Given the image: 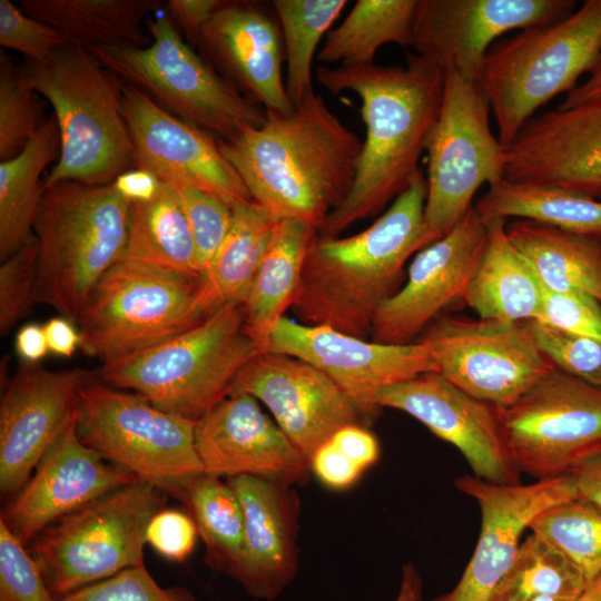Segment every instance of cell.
Returning <instances> with one entry per match:
<instances>
[{
	"instance_id": "6da1fadb",
	"label": "cell",
	"mask_w": 601,
	"mask_h": 601,
	"mask_svg": "<svg viewBox=\"0 0 601 601\" xmlns=\"http://www.w3.org/2000/svg\"><path fill=\"white\" fill-rule=\"evenodd\" d=\"M265 111L263 126L218 139L219 149L253 201L319 230L353 187L363 141L314 90L288 115Z\"/></svg>"
},
{
	"instance_id": "7a4b0ae2",
	"label": "cell",
	"mask_w": 601,
	"mask_h": 601,
	"mask_svg": "<svg viewBox=\"0 0 601 601\" xmlns=\"http://www.w3.org/2000/svg\"><path fill=\"white\" fill-rule=\"evenodd\" d=\"M316 77L333 95L356 93L366 126L353 187L319 229L322 236L336 237L352 224L380 213L420 170L418 159L440 112L445 73L408 52L403 66L319 67Z\"/></svg>"
},
{
	"instance_id": "3957f363",
	"label": "cell",
	"mask_w": 601,
	"mask_h": 601,
	"mask_svg": "<svg viewBox=\"0 0 601 601\" xmlns=\"http://www.w3.org/2000/svg\"><path fill=\"white\" fill-rule=\"evenodd\" d=\"M422 170L366 229L347 237L317 235L308 248L292 304L308 325H326L366 338L378 308L396 290L406 260L439 239L424 207Z\"/></svg>"
},
{
	"instance_id": "277c9868",
	"label": "cell",
	"mask_w": 601,
	"mask_h": 601,
	"mask_svg": "<svg viewBox=\"0 0 601 601\" xmlns=\"http://www.w3.org/2000/svg\"><path fill=\"white\" fill-rule=\"evenodd\" d=\"M26 85L53 107L60 152L43 188L61 181L109 185L135 168L118 77L85 47L69 43L20 66Z\"/></svg>"
},
{
	"instance_id": "5b68a950",
	"label": "cell",
	"mask_w": 601,
	"mask_h": 601,
	"mask_svg": "<svg viewBox=\"0 0 601 601\" xmlns=\"http://www.w3.org/2000/svg\"><path fill=\"white\" fill-rule=\"evenodd\" d=\"M128 217L129 201L116 181L43 188L32 226L37 303L76 323L95 285L124 254Z\"/></svg>"
},
{
	"instance_id": "8992f818",
	"label": "cell",
	"mask_w": 601,
	"mask_h": 601,
	"mask_svg": "<svg viewBox=\"0 0 601 601\" xmlns=\"http://www.w3.org/2000/svg\"><path fill=\"white\" fill-rule=\"evenodd\" d=\"M259 353L242 304H228L194 328L102 365L101 382L197 422L223 401L244 365Z\"/></svg>"
},
{
	"instance_id": "52a82bcc",
	"label": "cell",
	"mask_w": 601,
	"mask_h": 601,
	"mask_svg": "<svg viewBox=\"0 0 601 601\" xmlns=\"http://www.w3.org/2000/svg\"><path fill=\"white\" fill-rule=\"evenodd\" d=\"M601 51V0H587L556 22L520 30L487 51L476 82L485 95L506 149L532 115L570 92Z\"/></svg>"
},
{
	"instance_id": "ba28073f",
	"label": "cell",
	"mask_w": 601,
	"mask_h": 601,
	"mask_svg": "<svg viewBox=\"0 0 601 601\" xmlns=\"http://www.w3.org/2000/svg\"><path fill=\"white\" fill-rule=\"evenodd\" d=\"M204 276L119 259L98 280L76 324L80 347L102 365L167 342L206 319Z\"/></svg>"
},
{
	"instance_id": "9c48e42d",
	"label": "cell",
	"mask_w": 601,
	"mask_h": 601,
	"mask_svg": "<svg viewBox=\"0 0 601 601\" xmlns=\"http://www.w3.org/2000/svg\"><path fill=\"white\" fill-rule=\"evenodd\" d=\"M147 47H93L88 50L117 77L181 120L220 140L266 120L263 107L229 85L186 43L169 16H149Z\"/></svg>"
},
{
	"instance_id": "30bf717a",
	"label": "cell",
	"mask_w": 601,
	"mask_h": 601,
	"mask_svg": "<svg viewBox=\"0 0 601 601\" xmlns=\"http://www.w3.org/2000/svg\"><path fill=\"white\" fill-rule=\"evenodd\" d=\"M165 492L139 481L61 518L27 546L53 594L63 598L145 564L146 531Z\"/></svg>"
},
{
	"instance_id": "8fae6325",
	"label": "cell",
	"mask_w": 601,
	"mask_h": 601,
	"mask_svg": "<svg viewBox=\"0 0 601 601\" xmlns=\"http://www.w3.org/2000/svg\"><path fill=\"white\" fill-rule=\"evenodd\" d=\"M195 426L196 422L96 377L78 396L77 428L82 442L139 481L176 499L189 480L204 473Z\"/></svg>"
},
{
	"instance_id": "7c38bea8",
	"label": "cell",
	"mask_w": 601,
	"mask_h": 601,
	"mask_svg": "<svg viewBox=\"0 0 601 601\" xmlns=\"http://www.w3.org/2000/svg\"><path fill=\"white\" fill-rule=\"evenodd\" d=\"M439 116L427 152L425 221L437 237L446 235L473 207L477 189L504 179L505 148L489 124V101L476 80L446 71Z\"/></svg>"
},
{
	"instance_id": "4fadbf2b",
	"label": "cell",
	"mask_w": 601,
	"mask_h": 601,
	"mask_svg": "<svg viewBox=\"0 0 601 601\" xmlns=\"http://www.w3.org/2000/svg\"><path fill=\"white\" fill-rule=\"evenodd\" d=\"M499 417L513 461L535 480L571 475L601 452V388L556 367Z\"/></svg>"
},
{
	"instance_id": "5bb4252c",
	"label": "cell",
	"mask_w": 601,
	"mask_h": 601,
	"mask_svg": "<svg viewBox=\"0 0 601 601\" xmlns=\"http://www.w3.org/2000/svg\"><path fill=\"white\" fill-rule=\"evenodd\" d=\"M422 334L439 373L499 411L554 368L526 323L445 315Z\"/></svg>"
},
{
	"instance_id": "9a60e30c",
	"label": "cell",
	"mask_w": 601,
	"mask_h": 601,
	"mask_svg": "<svg viewBox=\"0 0 601 601\" xmlns=\"http://www.w3.org/2000/svg\"><path fill=\"white\" fill-rule=\"evenodd\" d=\"M234 394L262 402L308 461L342 427L370 422L333 380L288 355L257 353L234 378L228 395Z\"/></svg>"
},
{
	"instance_id": "2e32d148",
	"label": "cell",
	"mask_w": 601,
	"mask_h": 601,
	"mask_svg": "<svg viewBox=\"0 0 601 601\" xmlns=\"http://www.w3.org/2000/svg\"><path fill=\"white\" fill-rule=\"evenodd\" d=\"M267 352L299 358L333 380L371 420L380 410L378 392L417 375L439 372L418 342H368L326 325L284 316L274 327Z\"/></svg>"
},
{
	"instance_id": "e0dca14e",
	"label": "cell",
	"mask_w": 601,
	"mask_h": 601,
	"mask_svg": "<svg viewBox=\"0 0 601 601\" xmlns=\"http://www.w3.org/2000/svg\"><path fill=\"white\" fill-rule=\"evenodd\" d=\"M574 7L572 0H417L412 47L444 72L475 80L503 33L556 22Z\"/></svg>"
},
{
	"instance_id": "ac0fdd59",
	"label": "cell",
	"mask_w": 601,
	"mask_h": 601,
	"mask_svg": "<svg viewBox=\"0 0 601 601\" xmlns=\"http://www.w3.org/2000/svg\"><path fill=\"white\" fill-rule=\"evenodd\" d=\"M454 485L476 501L480 535L460 580L431 601H490L511 569L532 521L549 508L577 499L571 475L510 485L462 475Z\"/></svg>"
},
{
	"instance_id": "d6986e66",
	"label": "cell",
	"mask_w": 601,
	"mask_h": 601,
	"mask_svg": "<svg viewBox=\"0 0 601 601\" xmlns=\"http://www.w3.org/2000/svg\"><path fill=\"white\" fill-rule=\"evenodd\" d=\"M487 240L485 221L474 206L446 235L418 250L405 284L378 308L372 341L407 344L444 309L462 300Z\"/></svg>"
},
{
	"instance_id": "ffe728a7",
	"label": "cell",
	"mask_w": 601,
	"mask_h": 601,
	"mask_svg": "<svg viewBox=\"0 0 601 601\" xmlns=\"http://www.w3.org/2000/svg\"><path fill=\"white\" fill-rule=\"evenodd\" d=\"M122 108L135 169L160 181L195 186L230 208L253 201L218 140L207 131L174 116L130 85L122 89Z\"/></svg>"
},
{
	"instance_id": "44dd1931",
	"label": "cell",
	"mask_w": 601,
	"mask_h": 601,
	"mask_svg": "<svg viewBox=\"0 0 601 601\" xmlns=\"http://www.w3.org/2000/svg\"><path fill=\"white\" fill-rule=\"evenodd\" d=\"M380 408L402 411L454 445L473 475L495 484H519L521 472L503 439L499 410L462 391L439 372L388 385Z\"/></svg>"
},
{
	"instance_id": "7402d4cb",
	"label": "cell",
	"mask_w": 601,
	"mask_h": 601,
	"mask_svg": "<svg viewBox=\"0 0 601 601\" xmlns=\"http://www.w3.org/2000/svg\"><path fill=\"white\" fill-rule=\"evenodd\" d=\"M95 376L82 368L51 371L21 362L0 405V491L10 499L75 413L80 390Z\"/></svg>"
},
{
	"instance_id": "603a6c76",
	"label": "cell",
	"mask_w": 601,
	"mask_h": 601,
	"mask_svg": "<svg viewBox=\"0 0 601 601\" xmlns=\"http://www.w3.org/2000/svg\"><path fill=\"white\" fill-rule=\"evenodd\" d=\"M104 460L80 439L76 408L29 480L8 500L0 521L28 546L61 518L138 480L125 469Z\"/></svg>"
},
{
	"instance_id": "cb8c5ba5",
	"label": "cell",
	"mask_w": 601,
	"mask_h": 601,
	"mask_svg": "<svg viewBox=\"0 0 601 601\" xmlns=\"http://www.w3.org/2000/svg\"><path fill=\"white\" fill-rule=\"evenodd\" d=\"M196 451L205 474L255 476L300 486L312 473L307 457L248 394L226 396L195 426Z\"/></svg>"
},
{
	"instance_id": "d4e9b609",
	"label": "cell",
	"mask_w": 601,
	"mask_h": 601,
	"mask_svg": "<svg viewBox=\"0 0 601 601\" xmlns=\"http://www.w3.org/2000/svg\"><path fill=\"white\" fill-rule=\"evenodd\" d=\"M505 156L509 181L601 199V98L531 118Z\"/></svg>"
},
{
	"instance_id": "484cf974",
	"label": "cell",
	"mask_w": 601,
	"mask_h": 601,
	"mask_svg": "<svg viewBox=\"0 0 601 601\" xmlns=\"http://www.w3.org/2000/svg\"><path fill=\"white\" fill-rule=\"evenodd\" d=\"M277 21L258 4L227 1L205 27L197 47L246 99L288 115L295 107L282 78L285 50Z\"/></svg>"
},
{
	"instance_id": "4316f807",
	"label": "cell",
	"mask_w": 601,
	"mask_h": 601,
	"mask_svg": "<svg viewBox=\"0 0 601 601\" xmlns=\"http://www.w3.org/2000/svg\"><path fill=\"white\" fill-rule=\"evenodd\" d=\"M245 518V555L236 579L254 599H277L299 570V496L294 486L240 475L227 479Z\"/></svg>"
},
{
	"instance_id": "83f0119b",
	"label": "cell",
	"mask_w": 601,
	"mask_h": 601,
	"mask_svg": "<svg viewBox=\"0 0 601 601\" xmlns=\"http://www.w3.org/2000/svg\"><path fill=\"white\" fill-rule=\"evenodd\" d=\"M484 221L487 240L470 278L464 303L480 318L512 323L535 321L543 297L542 285L510 239L506 219Z\"/></svg>"
},
{
	"instance_id": "f1b7e54d",
	"label": "cell",
	"mask_w": 601,
	"mask_h": 601,
	"mask_svg": "<svg viewBox=\"0 0 601 601\" xmlns=\"http://www.w3.org/2000/svg\"><path fill=\"white\" fill-rule=\"evenodd\" d=\"M316 234L315 227L299 220L282 219L276 225L243 303L245 328L259 352H267L272 331L292 307Z\"/></svg>"
},
{
	"instance_id": "f546056e",
	"label": "cell",
	"mask_w": 601,
	"mask_h": 601,
	"mask_svg": "<svg viewBox=\"0 0 601 601\" xmlns=\"http://www.w3.org/2000/svg\"><path fill=\"white\" fill-rule=\"evenodd\" d=\"M160 6L159 0H20L23 12L87 49L147 47L146 21Z\"/></svg>"
},
{
	"instance_id": "4dcf8cb0",
	"label": "cell",
	"mask_w": 601,
	"mask_h": 601,
	"mask_svg": "<svg viewBox=\"0 0 601 601\" xmlns=\"http://www.w3.org/2000/svg\"><path fill=\"white\" fill-rule=\"evenodd\" d=\"M506 231L544 289L585 293L601 304V242L530 219Z\"/></svg>"
},
{
	"instance_id": "1f68e13d",
	"label": "cell",
	"mask_w": 601,
	"mask_h": 601,
	"mask_svg": "<svg viewBox=\"0 0 601 601\" xmlns=\"http://www.w3.org/2000/svg\"><path fill=\"white\" fill-rule=\"evenodd\" d=\"M231 209L230 228L204 275L198 296L206 318L225 305H243L278 223L255 201Z\"/></svg>"
},
{
	"instance_id": "d6a6232c",
	"label": "cell",
	"mask_w": 601,
	"mask_h": 601,
	"mask_svg": "<svg viewBox=\"0 0 601 601\" xmlns=\"http://www.w3.org/2000/svg\"><path fill=\"white\" fill-rule=\"evenodd\" d=\"M120 259L203 276L189 223L173 184L159 180L149 198L129 201L127 240Z\"/></svg>"
},
{
	"instance_id": "836d02e7",
	"label": "cell",
	"mask_w": 601,
	"mask_h": 601,
	"mask_svg": "<svg viewBox=\"0 0 601 601\" xmlns=\"http://www.w3.org/2000/svg\"><path fill=\"white\" fill-rule=\"evenodd\" d=\"M60 152L55 115L42 122L23 150L0 161V259L12 255L32 234L43 191L40 177Z\"/></svg>"
},
{
	"instance_id": "e575fe53",
	"label": "cell",
	"mask_w": 601,
	"mask_h": 601,
	"mask_svg": "<svg viewBox=\"0 0 601 601\" xmlns=\"http://www.w3.org/2000/svg\"><path fill=\"white\" fill-rule=\"evenodd\" d=\"M484 220L530 219L601 242V199L502 179L473 205Z\"/></svg>"
},
{
	"instance_id": "d590c367",
	"label": "cell",
	"mask_w": 601,
	"mask_h": 601,
	"mask_svg": "<svg viewBox=\"0 0 601 601\" xmlns=\"http://www.w3.org/2000/svg\"><path fill=\"white\" fill-rule=\"evenodd\" d=\"M178 500L196 523L206 565L236 581L245 555V518L234 490L201 473L186 483Z\"/></svg>"
},
{
	"instance_id": "8d00e7d4",
	"label": "cell",
	"mask_w": 601,
	"mask_h": 601,
	"mask_svg": "<svg viewBox=\"0 0 601 601\" xmlns=\"http://www.w3.org/2000/svg\"><path fill=\"white\" fill-rule=\"evenodd\" d=\"M417 0H358L343 22L328 31L317 60L339 66L374 62L386 43L412 47Z\"/></svg>"
},
{
	"instance_id": "74e56055",
	"label": "cell",
	"mask_w": 601,
	"mask_h": 601,
	"mask_svg": "<svg viewBox=\"0 0 601 601\" xmlns=\"http://www.w3.org/2000/svg\"><path fill=\"white\" fill-rule=\"evenodd\" d=\"M348 3L346 0H274L287 61L286 92L296 108L313 91L312 62L318 43Z\"/></svg>"
},
{
	"instance_id": "f35d334b",
	"label": "cell",
	"mask_w": 601,
	"mask_h": 601,
	"mask_svg": "<svg viewBox=\"0 0 601 601\" xmlns=\"http://www.w3.org/2000/svg\"><path fill=\"white\" fill-rule=\"evenodd\" d=\"M588 583L559 550L530 532L490 601H521L538 595L579 598Z\"/></svg>"
},
{
	"instance_id": "ab89813d",
	"label": "cell",
	"mask_w": 601,
	"mask_h": 601,
	"mask_svg": "<svg viewBox=\"0 0 601 601\" xmlns=\"http://www.w3.org/2000/svg\"><path fill=\"white\" fill-rule=\"evenodd\" d=\"M529 531L543 538L590 581L601 573V510L581 499L540 513Z\"/></svg>"
},
{
	"instance_id": "60d3db41",
	"label": "cell",
	"mask_w": 601,
	"mask_h": 601,
	"mask_svg": "<svg viewBox=\"0 0 601 601\" xmlns=\"http://www.w3.org/2000/svg\"><path fill=\"white\" fill-rule=\"evenodd\" d=\"M22 79L20 67L0 55V160L17 157L35 135L37 97Z\"/></svg>"
},
{
	"instance_id": "b9f144b4",
	"label": "cell",
	"mask_w": 601,
	"mask_h": 601,
	"mask_svg": "<svg viewBox=\"0 0 601 601\" xmlns=\"http://www.w3.org/2000/svg\"><path fill=\"white\" fill-rule=\"evenodd\" d=\"M38 240L32 233L0 266V334L7 336L37 303Z\"/></svg>"
},
{
	"instance_id": "7bdbcfd3",
	"label": "cell",
	"mask_w": 601,
	"mask_h": 601,
	"mask_svg": "<svg viewBox=\"0 0 601 601\" xmlns=\"http://www.w3.org/2000/svg\"><path fill=\"white\" fill-rule=\"evenodd\" d=\"M173 185L186 213L204 276L230 228L233 209L195 186Z\"/></svg>"
},
{
	"instance_id": "ee69618b",
	"label": "cell",
	"mask_w": 601,
	"mask_h": 601,
	"mask_svg": "<svg viewBox=\"0 0 601 601\" xmlns=\"http://www.w3.org/2000/svg\"><path fill=\"white\" fill-rule=\"evenodd\" d=\"M539 347L558 370L601 388V339L526 322Z\"/></svg>"
},
{
	"instance_id": "f6af8a7d",
	"label": "cell",
	"mask_w": 601,
	"mask_h": 601,
	"mask_svg": "<svg viewBox=\"0 0 601 601\" xmlns=\"http://www.w3.org/2000/svg\"><path fill=\"white\" fill-rule=\"evenodd\" d=\"M0 601H58L35 559L0 521Z\"/></svg>"
},
{
	"instance_id": "bcb514c9",
	"label": "cell",
	"mask_w": 601,
	"mask_h": 601,
	"mask_svg": "<svg viewBox=\"0 0 601 601\" xmlns=\"http://www.w3.org/2000/svg\"><path fill=\"white\" fill-rule=\"evenodd\" d=\"M60 601H197L184 587H161L146 565L126 569Z\"/></svg>"
},
{
	"instance_id": "7dc6e473",
	"label": "cell",
	"mask_w": 601,
	"mask_h": 601,
	"mask_svg": "<svg viewBox=\"0 0 601 601\" xmlns=\"http://www.w3.org/2000/svg\"><path fill=\"white\" fill-rule=\"evenodd\" d=\"M56 28L37 20L9 0H0V45L19 51L26 59L43 62L69 45Z\"/></svg>"
},
{
	"instance_id": "c3c4849f",
	"label": "cell",
	"mask_w": 601,
	"mask_h": 601,
	"mask_svg": "<svg viewBox=\"0 0 601 601\" xmlns=\"http://www.w3.org/2000/svg\"><path fill=\"white\" fill-rule=\"evenodd\" d=\"M535 322L564 333L601 339V304L585 293L543 288Z\"/></svg>"
},
{
	"instance_id": "681fc988",
	"label": "cell",
	"mask_w": 601,
	"mask_h": 601,
	"mask_svg": "<svg viewBox=\"0 0 601 601\" xmlns=\"http://www.w3.org/2000/svg\"><path fill=\"white\" fill-rule=\"evenodd\" d=\"M198 530L193 518L176 509H161L149 521L146 543L168 561L183 563L193 553Z\"/></svg>"
},
{
	"instance_id": "f907efd6",
	"label": "cell",
	"mask_w": 601,
	"mask_h": 601,
	"mask_svg": "<svg viewBox=\"0 0 601 601\" xmlns=\"http://www.w3.org/2000/svg\"><path fill=\"white\" fill-rule=\"evenodd\" d=\"M309 464L318 481L336 491L352 487L364 472L331 440L316 450Z\"/></svg>"
},
{
	"instance_id": "816d5d0a",
	"label": "cell",
	"mask_w": 601,
	"mask_h": 601,
	"mask_svg": "<svg viewBox=\"0 0 601 601\" xmlns=\"http://www.w3.org/2000/svg\"><path fill=\"white\" fill-rule=\"evenodd\" d=\"M221 0H169V17L189 41L197 42L214 14L226 3Z\"/></svg>"
},
{
	"instance_id": "f5cc1de1",
	"label": "cell",
	"mask_w": 601,
	"mask_h": 601,
	"mask_svg": "<svg viewBox=\"0 0 601 601\" xmlns=\"http://www.w3.org/2000/svg\"><path fill=\"white\" fill-rule=\"evenodd\" d=\"M331 441L363 471L375 464L380 457L378 441L366 426L342 427Z\"/></svg>"
},
{
	"instance_id": "db71d44e",
	"label": "cell",
	"mask_w": 601,
	"mask_h": 601,
	"mask_svg": "<svg viewBox=\"0 0 601 601\" xmlns=\"http://www.w3.org/2000/svg\"><path fill=\"white\" fill-rule=\"evenodd\" d=\"M43 331L49 348V353L61 356L71 357L81 338L78 327H75L73 322L60 316L49 319L43 325Z\"/></svg>"
},
{
	"instance_id": "11a10c76",
	"label": "cell",
	"mask_w": 601,
	"mask_h": 601,
	"mask_svg": "<svg viewBox=\"0 0 601 601\" xmlns=\"http://www.w3.org/2000/svg\"><path fill=\"white\" fill-rule=\"evenodd\" d=\"M571 476L577 497L601 510V452L584 461Z\"/></svg>"
},
{
	"instance_id": "9f6ffc18",
	"label": "cell",
	"mask_w": 601,
	"mask_h": 601,
	"mask_svg": "<svg viewBox=\"0 0 601 601\" xmlns=\"http://www.w3.org/2000/svg\"><path fill=\"white\" fill-rule=\"evenodd\" d=\"M14 351L21 362L39 363L49 353L43 326L36 323L22 325L14 337Z\"/></svg>"
},
{
	"instance_id": "6f0895ef",
	"label": "cell",
	"mask_w": 601,
	"mask_h": 601,
	"mask_svg": "<svg viewBox=\"0 0 601 601\" xmlns=\"http://www.w3.org/2000/svg\"><path fill=\"white\" fill-rule=\"evenodd\" d=\"M601 98V51L599 58L589 72L588 79L566 93L559 108H571L591 100Z\"/></svg>"
},
{
	"instance_id": "680465c9",
	"label": "cell",
	"mask_w": 601,
	"mask_h": 601,
	"mask_svg": "<svg viewBox=\"0 0 601 601\" xmlns=\"http://www.w3.org/2000/svg\"><path fill=\"white\" fill-rule=\"evenodd\" d=\"M394 601H423V582L417 569L411 562L405 563L402 568Z\"/></svg>"
},
{
	"instance_id": "91938a15",
	"label": "cell",
	"mask_w": 601,
	"mask_h": 601,
	"mask_svg": "<svg viewBox=\"0 0 601 601\" xmlns=\"http://www.w3.org/2000/svg\"><path fill=\"white\" fill-rule=\"evenodd\" d=\"M578 601H601V573L589 581Z\"/></svg>"
},
{
	"instance_id": "94428289",
	"label": "cell",
	"mask_w": 601,
	"mask_h": 601,
	"mask_svg": "<svg viewBox=\"0 0 601 601\" xmlns=\"http://www.w3.org/2000/svg\"><path fill=\"white\" fill-rule=\"evenodd\" d=\"M579 598H562V597H553V595H538L528 598L521 601H578Z\"/></svg>"
}]
</instances>
